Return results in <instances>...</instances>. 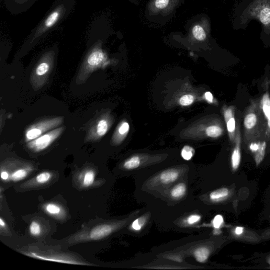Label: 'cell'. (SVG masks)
Returning <instances> with one entry per match:
<instances>
[{
  "mask_svg": "<svg viewBox=\"0 0 270 270\" xmlns=\"http://www.w3.org/2000/svg\"><path fill=\"white\" fill-rule=\"evenodd\" d=\"M76 5V0H54L46 15L30 33L22 50H30L57 29L72 14Z\"/></svg>",
  "mask_w": 270,
  "mask_h": 270,
  "instance_id": "cell-1",
  "label": "cell"
},
{
  "mask_svg": "<svg viewBox=\"0 0 270 270\" xmlns=\"http://www.w3.org/2000/svg\"><path fill=\"white\" fill-rule=\"evenodd\" d=\"M63 121L62 117L54 118L38 122L30 126L26 131V141L29 142L35 140L44 133L57 127Z\"/></svg>",
  "mask_w": 270,
  "mask_h": 270,
  "instance_id": "cell-2",
  "label": "cell"
},
{
  "mask_svg": "<svg viewBox=\"0 0 270 270\" xmlns=\"http://www.w3.org/2000/svg\"><path fill=\"white\" fill-rule=\"evenodd\" d=\"M64 127L54 129L41 135L38 138L29 142L27 144L28 149L34 152H40L46 149L57 140L62 133Z\"/></svg>",
  "mask_w": 270,
  "mask_h": 270,
  "instance_id": "cell-3",
  "label": "cell"
},
{
  "mask_svg": "<svg viewBox=\"0 0 270 270\" xmlns=\"http://www.w3.org/2000/svg\"><path fill=\"white\" fill-rule=\"evenodd\" d=\"M182 0H151L148 5L151 15L167 16L173 13Z\"/></svg>",
  "mask_w": 270,
  "mask_h": 270,
  "instance_id": "cell-4",
  "label": "cell"
},
{
  "mask_svg": "<svg viewBox=\"0 0 270 270\" xmlns=\"http://www.w3.org/2000/svg\"><path fill=\"white\" fill-rule=\"evenodd\" d=\"M39 0H4L7 10L14 15L27 12Z\"/></svg>",
  "mask_w": 270,
  "mask_h": 270,
  "instance_id": "cell-5",
  "label": "cell"
},
{
  "mask_svg": "<svg viewBox=\"0 0 270 270\" xmlns=\"http://www.w3.org/2000/svg\"><path fill=\"white\" fill-rule=\"evenodd\" d=\"M209 33V21L206 18H202L191 28L189 37L193 41L202 42L208 38Z\"/></svg>",
  "mask_w": 270,
  "mask_h": 270,
  "instance_id": "cell-6",
  "label": "cell"
},
{
  "mask_svg": "<svg viewBox=\"0 0 270 270\" xmlns=\"http://www.w3.org/2000/svg\"><path fill=\"white\" fill-rule=\"evenodd\" d=\"M114 225L109 224H100L89 231L88 238L89 240H102L110 235L115 230Z\"/></svg>",
  "mask_w": 270,
  "mask_h": 270,
  "instance_id": "cell-7",
  "label": "cell"
},
{
  "mask_svg": "<svg viewBox=\"0 0 270 270\" xmlns=\"http://www.w3.org/2000/svg\"><path fill=\"white\" fill-rule=\"evenodd\" d=\"M109 126V121L106 117L99 119L90 130L89 139L97 140L103 137L108 132Z\"/></svg>",
  "mask_w": 270,
  "mask_h": 270,
  "instance_id": "cell-8",
  "label": "cell"
},
{
  "mask_svg": "<svg viewBox=\"0 0 270 270\" xmlns=\"http://www.w3.org/2000/svg\"><path fill=\"white\" fill-rule=\"evenodd\" d=\"M31 255L32 257L39 258V259L51 261L53 262H61L64 263L75 264H83L80 262H77V261L73 260L72 259H68L66 257L59 255H53V256H44L36 254L35 253H31Z\"/></svg>",
  "mask_w": 270,
  "mask_h": 270,
  "instance_id": "cell-9",
  "label": "cell"
},
{
  "mask_svg": "<svg viewBox=\"0 0 270 270\" xmlns=\"http://www.w3.org/2000/svg\"><path fill=\"white\" fill-rule=\"evenodd\" d=\"M240 145V135L238 134L237 138H236L235 147L232 155V166L234 171L237 170L240 164L241 153Z\"/></svg>",
  "mask_w": 270,
  "mask_h": 270,
  "instance_id": "cell-10",
  "label": "cell"
},
{
  "mask_svg": "<svg viewBox=\"0 0 270 270\" xmlns=\"http://www.w3.org/2000/svg\"><path fill=\"white\" fill-rule=\"evenodd\" d=\"M179 172L176 170H169L163 172L160 176V181L164 184H169L176 181L178 178Z\"/></svg>",
  "mask_w": 270,
  "mask_h": 270,
  "instance_id": "cell-11",
  "label": "cell"
},
{
  "mask_svg": "<svg viewBox=\"0 0 270 270\" xmlns=\"http://www.w3.org/2000/svg\"><path fill=\"white\" fill-rule=\"evenodd\" d=\"M193 254L197 262L205 263L210 256V251L207 247L201 246L194 250Z\"/></svg>",
  "mask_w": 270,
  "mask_h": 270,
  "instance_id": "cell-12",
  "label": "cell"
},
{
  "mask_svg": "<svg viewBox=\"0 0 270 270\" xmlns=\"http://www.w3.org/2000/svg\"><path fill=\"white\" fill-rule=\"evenodd\" d=\"M43 209L50 216L59 218L63 215V212L61 207L53 202L45 205Z\"/></svg>",
  "mask_w": 270,
  "mask_h": 270,
  "instance_id": "cell-13",
  "label": "cell"
},
{
  "mask_svg": "<svg viewBox=\"0 0 270 270\" xmlns=\"http://www.w3.org/2000/svg\"><path fill=\"white\" fill-rule=\"evenodd\" d=\"M229 194V190L228 188H222L211 193L210 199L213 201H219L226 198Z\"/></svg>",
  "mask_w": 270,
  "mask_h": 270,
  "instance_id": "cell-14",
  "label": "cell"
},
{
  "mask_svg": "<svg viewBox=\"0 0 270 270\" xmlns=\"http://www.w3.org/2000/svg\"><path fill=\"white\" fill-rule=\"evenodd\" d=\"M30 168H21L17 169L10 176V179L13 182H19L25 178L29 174Z\"/></svg>",
  "mask_w": 270,
  "mask_h": 270,
  "instance_id": "cell-15",
  "label": "cell"
},
{
  "mask_svg": "<svg viewBox=\"0 0 270 270\" xmlns=\"http://www.w3.org/2000/svg\"><path fill=\"white\" fill-rule=\"evenodd\" d=\"M187 186L185 183H179L172 189L171 195L174 198H181L185 194Z\"/></svg>",
  "mask_w": 270,
  "mask_h": 270,
  "instance_id": "cell-16",
  "label": "cell"
},
{
  "mask_svg": "<svg viewBox=\"0 0 270 270\" xmlns=\"http://www.w3.org/2000/svg\"><path fill=\"white\" fill-rule=\"evenodd\" d=\"M141 163V161L140 157L138 156H133L123 164V167L128 170H134V169L138 168L140 166Z\"/></svg>",
  "mask_w": 270,
  "mask_h": 270,
  "instance_id": "cell-17",
  "label": "cell"
},
{
  "mask_svg": "<svg viewBox=\"0 0 270 270\" xmlns=\"http://www.w3.org/2000/svg\"><path fill=\"white\" fill-rule=\"evenodd\" d=\"M224 115L227 123L228 130L230 133H232L235 129V120L233 116L232 110L228 109L225 112Z\"/></svg>",
  "mask_w": 270,
  "mask_h": 270,
  "instance_id": "cell-18",
  "label": "cell"
},
{
  "mask_svg": "<svg viewBox=\"0 0 270 270\" xmlns=\"http://www.w3.org/2000/svg\"><path fill=\"white\" fill-rule=\"evenodd\" d=\"M52 174L48 172H43L39 174L35 179V183L38 185H43L48 183L52 178Z\"/></svg>",
  "mask_w": 270,
  "mask_h": 270,
  "instance_id": "cell-19",
  "label": "cell"
},
{
  "mask_svg": "<svg viewBox=\"0 0 270 270\" xmlns=\"http://www.w3.org/2000/svg\"><path fill=\"white\" fill-rule=\"evenodd\" d=\"M95 179V173L93 170L87 171L84 176L83 184L84 187L91 186L94 183Z\"/></svg>",
  "mask_w": 270,
  "mask_h": 270,
  "instance_id": "cell-20",
  "label": "cell"
},
{
  "mask_svg": "<svg viewBox=\"0 0 270 270\" xmlns=\"http://www.w3.org/2000/svg\"><path fill=\"white\" fill-rule=\"evenodd\" d=\"M266 143L263 142L262 144H259V147L257 150V152L255 155V162L257 166L260 165L263 161L266 149Z\"/></svg>",
  "mask_w": 270,
  "mask_h": 270,
  "instance_id": "cell-21",
  "label": "cell"
},
{
  "mask_svg": "<svg viewBox=\"0 0 270 270\" xmlns=\"http://www.w3.org/2000/svg\"><path fill=\"white\" fill-rule=\"evenodd\" d=\"M222 129L218 126H211L206 129L207 136L212 138H217L222 134Z\"/></svg>",
  "mask_w": 270,
  "mask_h": 270,
  "instance_id": "cell-22",
  "label": "cell"
},
{
  "mask_svg": "<svg viewBox=\"0 0 270 270\" xmlns=\"http://www.w3.org/2000/svg\"><path fill=\"white\" fill-rule=\"evenodd\" d=\"M256 116L253 113L247 115L244 119V126L247 129H251L256 125Z\"/></svg>",
  "mask_w": 270,
  "mask_h": 270,
  "instance_id": "cell-23",
  "label": "cell"
},
{
  "mask_svg": "<svg viewBox=\"0 0 270 270\" xmlns=\"http://www.w3.org/2000/svg\"><path fill=\"white\" fill-rule=\"evenodd\" d=\"M195 154L194 149L189 146H185L181 152L183 158L186 161H189L192 158Z\"/></svg>",
  "mask_w": 270,
  "mask_h": 270,
  "instance_id": "cell-24",
  "label": "cell"
},
{
  "mask_svg": "<svg viewBox=\"0 0 270 270\" xmlns=\"http://www.w3.org/2000/svg\"><path fill=\"white\" fill-rule=\"evenodd\" d=\"M29 231L31 235L33 236H39L41 233L40 224L35 221H33L30 225Z\"/></svg>",
  "mask_w": 270,
  "mask_h": 270,
  "instance_id": "cell-25",
  "label": "cell"
},
{
  "mask_svg": "<svg viewBox=\"0 0 270 270\" xmlns=\"http://www.w3.org/2000/svg\"><path fill=\"white\" fill-rule=\"evenodd\" d=\"M262 108L265 116L268 118L270 116V98L267 94L263 97Z\"/></svg>",
  "mask_w": 270,
  "mask_h": 270,
  "instance_id": "cell-26",
  "label": "cell"
},
{
  "mask_svg": "<svg viewBox=\"0 0 270 270\" xmlns=\"http://www.w3.org/2000/svg\"><path fill=\"white\" fill-rule=\"evenodd\" d=\"M260 20L264 25L270 24V9L266 8L261 11L260 14Z\"/></svg>",
  "mask_w": 270,
  "mask_h": 270,
  "instance_id": "cell-27",
  "label": "cell"
},
{
  "mask_svg": "<svg viewBox=\"0 0 270 270\" xmlns=\"http://www.w3.org/2000/svg\"><path fill=\"white\" fill-rule=\"evenodd\" d=\"M194 100V98L192 95H185L179 99V104L183 106H187L192 105Z\"/></svg>",
  "mask_w": 270,
  "mask_h": 270,
  "instance_id": "cell-28",
  "label": "cell"
},
{
  "mask_svg": "<svg viewBox=\"0 0 270 270\" xmlns=\"http://www.w3.org/2000/svg\"><path fill=\"white\" fill-rule=\"evenodd\" d=\"M145 222L146 219L144 217L140 218L132 223V227L134 230L140 231L144 226Z\"/></svg>",
  "mask_w": 270,
  "mask_h": 270,
  "instance_id": "cell-29",
  "label": "cell"
},
{
  "mask_svg": "<svg viewBox=\"0 0 270 270\" xmlns=\"http://www.w3.org/2000/svg\"><path fill=\"white\" fill-rule=\"evenodd\" d=\"M129 130V125L127 122H123L121 123V125L119 126L118 129V133L123 136L127 134Z\"/></svg>",
  "mask_w": 270,
  "mask_h": 270,
  "instance_id": "cell-30",
  "label": "cell"
},
{
  "mask_svg": "<svg viewBox=\"0 0 270 270\" xmlns=\"http://www.w3.org/2000/svg\"><path fill=\"white\" fill-rule=\"evenodd\" d=\"M201 217L199 215H194L189 216L187 219V222L189 225L195 224L200 220Z\"/></svg>",
  "mask_w": 270,
  "mask_h": 270,
  "instance_id": "cell-31",
  "label": "cell"
},
{
  "mask_svg": "<svg viewBox=\"0 0 270 270\" xmlns=\"http://www.w3.org/2000/svg\"><path fill=\"white\" fill-rule=\"evenodd\" d=\"M223 222V219L221 216L218 215L216 216L215 219H214L213 220L214 227H215L216 229L220 228Z\"/></svg>",
  "mask_w": 270,
  "mask_h": 270,
  "instance_id": "cell-32",
  "label": "cell"
},
{
  "mask_svg": "<svg viewBox=\"0 0 270 270\" xmlns=\"http://www.w3.org/2000/svg\"><path fill=\"white\" fill-rule=\"evenodd\" d=\"M1 177L3 181H6L9 178L10 175L8 172L2 170L1 172Z\"/></svg>",
  "mask_w": 270,
  "mask_h": 270,
  "instance_id": "cell-33",
  "label": "cell"
},
{
  "mask_svg": "<svg viewBox=\"0 0 270 270\" xmlns=\"http://www.w3.org/2000/svg\"><path fill=\"white\" fill-rule=\"evenodd\" d=\"M205 97L207 100H208L209 103H212L213 97L212 94L210 92L206 93L205 94Z\"/></svg>",
  "mask_w": 270,
  "mask_h": 270,
  "instance_id": "cell-34",
  "label": "cell"
},
{
  "mask_svg": "<svg viewBox=\"0 0 270 270\" xmlns=\"http://www.w3.org/2000/svg\"><path fill=\"white\" fill-rule=\"evenodd\" d=\"M258 147H259V144H252L250 146V149L252 151H257L258 149Z\"/></svg>",
  "mask_w": 270,
  "mask_h": 270,
  "instance_id": "cell-35",
  "label": "cell"
},
{
  "mask_svg": "<svg viewBox=\"0 0 270 270\" xmlns=\"http://www.w3.org/2000/svg\"><path fill=\"white\" fill-rule=\"evenodd\" d=\"M243 232V228L242 227H237L235 230V233L237 235H240L242 234Z\"/></svg>",
  "mask_w": 270,
  "mask_h": 270,
  "instance_id": "cell-36",
  "label": "cell"
},
{
  "mask_svg": "<svg viewBox=\"0 0 270 270\" xmlns=\"http://www.w3.org/2000/svg\"><path fill=\"white\" fill-rule=\"evenodd\" d=\"M0 226H1L2 229L6 228V223L2 218L0 219Z\"/></svg>",
  "mask_w": 270,
  "mask_h": 270,
  "instance_id": "cell-37",
  "label": "cell"
},
{
  "mask_svg": "<svg viewBox=\"0 0 270 270\" xmlns=\"http://www.w3.org/2000/svg\"><path fill=\"white\" fill-rule=\"evenodd\" d=\"M268 119V125L269 127L270 128V116L267 118Z\"/></svg>",
  "mask_w": 270,
  "mask_h": 270,
  "instance_id": "cell-38",
  "label": "cell"
},
{
  "mask_svg": "<svg viewBox=\"0 0 270 270\" xmlns=\"http://www.w3.org/2000/svg\"><path fill=\"white\" fill-rule=\"evenodd\" d=\"M3 1V0H0V2H2Z\"/></svg>",
  "mask_w": 270,
  "mask_h": 270,
  "instance_id": "cell-39",
  "label": "cell"
}]
</instances>
